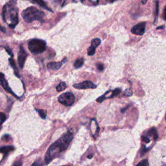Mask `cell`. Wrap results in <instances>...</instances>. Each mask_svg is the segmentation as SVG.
Returning a JSON list of instances; mask_svg holds the SVG:
<instances>
[{
  "mask_svg": "<svg viewBox=\"0 0 166 166\" xmlns=\"http://www.w3.org/2000/svg\"><path fill=\"white\" fill-rule=\"evenodd\" d=\"M73 134L70 130H68L63 136L55 142L50 146L47 150L45 156V163L48 164L54 158L64 152L70 145L73 139Z\"/></svg>",
  "mask_w": 166,
  "mask_h": 166,
  "instance_id": "6da1fadb",
  "label": "cell"
},
{
  "mask_svg": "<svg viewBox=\"0 0 166 166\" xmlns=\"http://www.w3.org/2000/svg\"><path fill=\"white\" fill-rule=\"evenodd\" d=\"M0 30L2 31H3V32H5V29L3 27H2L1 25H0Z\"/></svg>",
  "mask_w": 166,
  "mask_h": 166,
  "instance_id": "d6a6232c",
  "label": "cell"
},
{
  "mask_svg": "<svg viewBox=\"0 0 166 166\" xmlns=\"http://www.w3.org/2000/svg\"><path fill=\"white\" fill-rule=\"evenodd\" d=\"M6 51H7V53H9V54H10V55H11V57H12V56H13V54H12V51H11V49H7V48H6Z\"/></svg>",
  "mask_w": 166,
  "mask_h": 166,
  "instance_id": "f546056e",
  "label": "cell"
},
{
  "mask_svg": "<svg viewBox=\"0 0 166 166\" xmlns=\"http://www.w3.org/2000/svg\"><path fill=\"white\" fill-rule=\"evenodd\" d=\"M66 61H67V59L66 58H65V59H63V60H62V61H61V62H49V63H48V64H47V67H48L49 69H51V70H59V69H60V68H61V66H62L66 62Z\"/></svg>",
  "mask_w": 166,
  "mask_h": 166,
  "instance_id": "30bf717a",
  "label": "cell"
},
{
  "mask_svg": "<svg viewBox=\"0 0 166 166\" xmlns=\"http://www.w3.org/2000/svg\"><path fill=\"white\" fill-rule=\"evenodd\" d=\"M121 91V89H119V88H116V89H115L114 90H113L112 92V95L109 97V98H112V97H114L118 95L119 94H120Z\"/></svg>",
  "mask_w": 166,
  "mask_h": 166,
  "instance_id": "ffe728a7",
  "label": "cell"
},
{
  "mask_svg": "<svg viewBox=\"0 0 166 166\" xmlns=\"http://www.w3.org/2000/svg\"><path fill=\"white\" fill-rule=\"evenodd\" d=\"M5 120H6V115L3 112L0 113V125H2Z\"/></svg>",
  "mask_w": 166,
  "mask_h": 166,
  "instance_id": "7402d4cb",
  "label": "cell"
},
{
  "mask_svg": "<svg viewBox=\"0 0 166 166\" xmlns=\"http://www.w3.org/2000/svg\"><path fill=\"white\" fill-rule=\"evenodd\" d=\"M85 62V60L83 58H80V59H77L74 63V67L75 68H79L83 65Z\"/></svg>",
  "mask_w": 166,
  "mask_h": 166,
  "instance_id": "5bb4252c",
  "label": "cell"
},
{
  "mask_svg": "<svg viewBox=\"0 0 166 166\" xmlns=\"http://www.w3.org/2000/svg\"><path fill=\"white\" fill-rule=\"evenodd\" d=\"M75 100V98L74 95L71 92H66V93L61 94L59 97V102L66 106H70L72 105L74 103Z\"/></svg>",
  "mask_w": 166,
  "mask_h": 166,
  "instance_id": "5b68a950",
  "label": "cell"
},
{
  "mask_svg": "<svg viewBox=\"0 0 166 166\" xmlns=\"http://www.w3.org/2000/svg\"><path fill=\"white\" fill-rule=\"evenodd\" d=\"M149 134L150 135V136H153V137H154V139L156 140L158 138V134L157 132H156V129L154 128H152L151 129V130L149 131L148 132Z\"/></svg>",
  "mask_w": 166,
  "mask_h": 166,
  "instance_id": "e0dca14e",
  "label": "cell"
},
{
  "mask_svg": "<svg viewBox=\"0 0 166 166\" xmlns=\"http://www.w3.org/2000/svg\"><path fill=\"white\" fill-rule=\"evenodd\" d=\"M32 2H33V3H36V4L39 5L40 6L42 7H43V8H44V9H47V10H48V11H52L51 9H49V8L47 6L46 3H45L44 1H42V0H40V1H33Z\"/></svg>",
  "mask_w": 166,
  "mask_h": 166,
  "instance_id": "4fadbf2b",
  "label": "cell"
},
{
  "mask_svg": "<svg viewBox=\"0 0 166 166\" xmlns=\"http://www.w3.org/2000/svg\"><path fill=\"white\" fill-rule=\"evenodd\" d=\"M165 119H166V116H165Z\"/></svg>",
  "mask_w": 166,
  "mask_h": 166,
  "instance_id": "8d00e7d4",
  "label": "cell"
},
{
  "mask_svg": "<svg viewBox=\"0 0 166 166\" xmlns=\"http://www.w3.org/2000/svg\"><path fill=\"white\" fill-rule=\"evenodd\" d=\"M73 87L79 90H83V89H95L96 88L97 86L94 85V83L92 82L91 81H86L82 82L80 83H78V84H75L73 85Z\"/></svg>",
  "mask_w": 166,
  "mask_h": 166,
  "instance_id": "8992f818",
  "label": "cell"
},
{
  "mask_svg": "<svg viewBox=\"0 0 166 166\" xmlns=\"http://www.w3.org/2000/svg\"><path fill=\"white\" fill-rule=\"evenodd\" d=\"M97 69L101 71H103V70H104V66H103L101 63L97 64Z\"/></svg>",
  "mask_w": 166,
  "mask_h": 166,
  "instance_id": "484cf974",
  "label": "cell"
},
{
  "mask_svg": "<svg viewBox=\"0 0 166 166\" xmlns=\"http://www.w3.org/2000/svg\"><path fill=\"white\" fill-rule=\"evenodd\" d=\"M145 22H141L136 25L132 28L131 31L133 34L136 35H143L145 33Z\"/></svg>",
  "mask_w": 166,
  "mask_h": 166,
  "instance_id": "52a82bcc",
  "label": "cell"
},
{
  "mask_svg": "<svg viewBox=\"0 0 166 166\" xmlns=\"http://www.w3.org/2000/svg\"><path fill=\"white\" fill-rule=\"evenodd\" d=\"M44 162H43L41 158L36 160V161L31 165V166H44Z\"/></svg>",
  "mask_w": 166,
  "mask_h": 166,
  "instance_id": "ac0fdd59",
  "label": "cell"
},
{
  "mask_svg": "<svg viewBox=\"0 0 166 166\" xmlns=\"http://www.w3.org/2000/svg\"><path fill=\"white\" fill-rule=\"evenodd\" d=\"M132 94L133 92L130 88H128L124 92V95H125V96H131V95H132Z\"/></svg>",
  "mask_w": 166,
  "mask_h": 166,
  "instance_id": "cb8c5ba5",
  "label": "cell"
},
{
  "mask_svg": "<svg viewBox=\"0 0 166 166\" xmlns=\"http://www.w3.org/2000/svg\"><path fill=\"white\" fill-rule=\"evenodd\" d=\"M22 165V160H18L16 161L15 162H14L12 166H21Z\"/></svg>",
  "mask_w": 166,
  "mask_h": 166,
  "instance_id": "d4e9b609",
  "label": "cell"
},
{
  "mask_svg": "<svg viewBox=\"0 0 166 166\" xmlns=\"http://www.w3.org/2000/svg\"><path fill=\"white\" fill-rule=\"evenodd\" d=\"M142 140L143 142H145V143H149L150 142V140L149 138L148 137H147V136H143L142 137Z\"/></svg>",
  "mask_w": 166,
  "mask_h": 166,
  "instance_id": "83f0119b",
  "label": "cell"
},
{
  "mask_svg": "<svg viewBox=\"0 0 166 166\" xmlns=\"http://www.w3.org/2000/svg\"><path fill=\"white\" fill-rule=\"evenodd\" d=\"M16 2L14 1L10 2L5 5L3 9V18L5 21L9 23V26L14 28L18 23V9L16 8Z\"/></svg>",
  "mask_w": 166,
  "mask_h": 166,
  "instance_id": "7a4b0ae2",
  "label": "cell"
},
{
  "mask_svg": "<svg viewBox=\"0 0 166 166\" xmlns=\"http://www.w3.org/2000/svg\"><path fill=\"white\" fill-rule=\"evenodd\" d=\"M0 85H1L5 90L9 92V93H11V94H12V95H14L15 97H17L16 95L14 94V93L12 92V90L11 89V88L9 86L7 81V80L5 79V78L4 75H3V73H0Z\"/></svg>",
  "mask_w": 166,
  "mask_h": 166,
  "instance_id": "9c48e42d",
  "label": "cell"
},
{
  "mask_svg": "<svg viewBox=\"0 0 166 166\" xmlns=\"http://www.w3.org/2000/svg\"><path fill=\"white\" fill-rule=\"evenodd\" d=\"M92 156H92V155H89V156H88V158H92Z\"/></svg>",
  "mask_w": 166,
  "mask_h": 166,
  "instance_id": "e575fe53",
  "label": "cell"
},
{
  "mask_svg": "<svg viewBox=\"0 0 166 166\" xmlns=\"http://www.w3.org/2000/svg\"><path fill=\"white\" fill-rule=\"evenodd\" d=\"M10 138L9 135H5L3 137H2V140H4L5 141H7V139Z\"/></svg>",
  "mask_w": 166,
  "mask_h": 166,
  "instance_id": "f1b7e54d",
  "label": "cell"
},
{
  "mask_svg": "<svg viewBox=\"0 0 166 166\" xmlns=\"http://www.w3.org/2000/svg\"><path fill=\"white\" fill-rule=\"evenodd\" d=\"M137 166H149V162L147 160H144L141 161L137 165Z\"/></svg>",
  "mask_w": 166,
  "mask_h": 166,
  "instance_id": "603a6c76",
  "label": "cell"
},
{
  "mask_svg": "<svg viewBox=\"0 0 166 166\" xmlns=\"http://www.w3.org/2000/svg\"><path fill=\"white\" fill-rule=\"evenodd\" d=\"M163 28H164V27H163V25L162 26V27H157V28H156V29H163Z\"/></svg>",
  "mask_w": 166,
  "mask_h": 166,
  "instance_id": "836d02e7",
  "label": "cell"
},
{
  "mask_svg": "<svg viewBox=\"0 0 166 166\" xmlns=\"http://www.w3.org/2000/svg\"><path fill=\"white\" fill-rule=\"evenodd\" d=\"M15 148L12 146H4L0 148V153H3L4 154H7L8 153L14 151Z\"/></svg>",
  "mask_w": 166,
  "mask_h": 166,
  "instance_id": "8fae6325",
  "label": "cell"
},
{
  "mask_svg": "<svg viewBox=\"0 0 166 166\" xmlns=\"http://www.w3.org/2000/svg\"><path fill=\"white\" fill-rule=\"evenodd\" d=\"M67 85L65 82H62L57 86L56 89L58 92H62V91L64 90L66 88Z\"/></svg>",
  "mask_w": 166,
  "mask_h": 166,
  "instance_id": "2e32d148",
  "label": "cell"
},
{
  "mask_svg": "<svg viewBox=\"0 0 166 166\" xmlns=\"http://www.w3.org/2000/svg\"><path fill=\"white\" fill-rule=\"evenodd\" d=\"M21 16L26 22L30 23L35 20L42 21L45 13L35 7H30L23 11Z\"/></svg>",
  "mask_w": 166,
  "mask_h": 166,
  "instance_id": "3957f363",
  "label": "cell"
},
{
  "mask_svg": "<svg viewBox=\"0 0 166 166\" xmlns=\"http://www.w3.org/2000/svg\"><path fill=\"white\" fill-rule=\"evenodd\" d=\"M146 2H147V1H145V2H143V1H142V3H143V4H145V3H146Z\"/></svg>",
  "mask_w": 166,
  "mask_h": 166,
  "instance_id": "d590c367",
  "label": "cell"
},
{
  "mask_svg": "<svg viewBox=\"0 0 166 166\" xmlns=\"http://www.w3.org/2000/svg\"><path fill=\"white\" fill-rule=\"evenodd\" d=\"M129 106H127V107H126V108H125L122 109V110H121V112H123H123H125V111L126 110H127V109H128V108L129 107Z\"/></svg>",
  "mask_w": 166,
  "mask_h": 166,
  "instance_id": "1f68e13d",
  "label": "cell"
},
{
  "mask_svg": "<svg viewBox=\"0 0 166 166\" xmlns=\"http://www.w3.org/2000/svg\"><path fill=\"white\" fill-rule=\"evenodd\" d=\"M28 48L33 54H40L46 49V43L42 40L32 39L28 44Z\"/></svg>",
  "mask_w": 166,
  "mask_h": 166,
  "instance_id": "277c9868",
  "label": "cell"
},
{
  "mask_svg": "<svg viewBox=\"0 0 166 166\" xmlns=\"http://www.w3.org/2000/svg\"><path fill=\"white\" fill-rule=\"evenodd\" d=\"M95 49L96 48H94V47L90 46V47L88 48V54L89 56L94 55L95 53Z\"/></svg>",
  "mask_w": 166,
  "mask_h": 166,
  "instance_id": "44dd1931",
  "label": "cell"
},
{
  "mask_svg": "<svg viewBox=\"0 0 166 166\" xmlns=\"http://www.w3.org/2000/svg\"><path fill=\"white\" fill-rule=\"evenodd\" d=\"M9 62H10V65H11V66L12 67V68H13V70H14V73H15L16 75L18 77H20V75H19V74H18V68H17L16 65V63H15V62H14V61L12 58H11V59H9Z\"/></svg>",
  "mask_w": 166,
  "mask_h": 166,
  "instance_id": "7c38bea8",
  "label": "cell"
},
{
  "mask_svg": "<svg viewBox=\"0 0 166 166\" xmlns=\"http://www.w3.org/2000/svg\"><path fill=\"white\" fill-rule=\"evenodd\" d=\"M36 110L38 112L40 116L43 119H45L46 118V111L44 110H39V109H36Z\"/></svg>",
  "mask_w": 166,
  "mask_h": 166,
  "instance_id": "d6986e66",
  "label": "cell"
},
{
  "mask_svg": "<svg viewBox=\"0 0 166 166\" xmlns=\"http://www.w3.org/2000/svg\"><path fill=\"white\" fill-rule=\"evenodd\" d=\"M163 18L166 20V6L164 9V11H163Z\"/></svg>",
  "mask_w": 166,
  "mask_h": 166,
  "instance_id": "4dcf8cb0",
  "label": "cell"
},
{
  "mask_svg": "<svg viewBox=\"0 0 166 166\" xmlns=\"http://www.w3.org/2000/svg\"><path fill=\"white\" fill-rule=\"evenodd\" d=\"M27 56V54L26 53L24 49L23 48V47H20V51H19V53H18V64H19V66H20V67L21 69L23 68V66H24Z\"/></svg>",
  "mask_w": 166,
  "mask_h": 166,
  "instance_id": "ba28073f",
  "label": "cell"
},
{
  "mask_svg": "<svg viewBox=\"0 0 166 166\" xmlns=\"http://www.w3.org/2000/svg\"><path fill=\"white\" fill-rule=\"evenodd\" d=\"M156 18H155V21H154V24L156 23V19H157L158 15V9H159V6H158V2H156Z\"/></svg>",
  "mask_w": 166,
  "mask_h": 166,
  "instance_id": "4316f807",
  "label": "cell"
},
{
  "mask_svg": "<svg viewBox=\"0 0 166 166\" xmlns=\"http://www.w3.org/2000/svg\"><path fill=\"white\" fill-rule=\"evenodd\" d=\"M101 41L99 38H94V39L92 40L91 46L94 47V48H96L97 46H99L101 44Z\"/></svg>",
  "mask_w": 166,
  "mask_h": 166,
  "instance_id": "9a60e30c",
  "label": "cell"
}]
</instances>
